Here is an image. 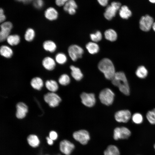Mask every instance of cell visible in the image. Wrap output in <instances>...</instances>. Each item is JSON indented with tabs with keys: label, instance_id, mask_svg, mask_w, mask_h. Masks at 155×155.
Returning a JSON list of instances; mask_svg holds the SVG:
<instances>
[{
	"label": "cell",
	"instance_id": "cell-1",
	"mask_svg": "<svg viewBox=\"0 0 155 155\" xmlns=\"http://www.w3.org/2000/svg\"><path fill=\"white\" fill-rule=\"evenodd\" d=\"M112 84L118 87L120 91L126 96L130 94V88L124 73L122 71L116 72L111 80Z\"/></svg>",
	"mask_w": 155,
	"mask_h": 155
},
{
	"label": "cell",
	"instance_id": "cell-2",
	"mask_svg": "<svg viewBox=\"0 0 155 155\" xmlns=\"http://www.w3.org/2000/svg\"><path fill=\"white\" fill-rule=\"evenodd\" d=\"M98 68L105 78L108 80H112L116 73L113 62L108 58L102 59L98 64Z\"/></svg>",
	"mask_w": 155,
	"mask_h": 155
},
{
	"label": "cell",
	"instance_id": "cell-3",
	"mask_svg": "<svg viewBox=\"0 0 155 155\" xmlns=\"http://www.w3.org/2000/svg\"><path fill=\"white\" fill-rule=\"evenodd\" d=\"M115 94L113 91L108 88L102 90L100 93L99 98L101 102L107 106L113 103Z\"/></svg>",
	"mask_w": 155,
	"mask_h": 155
},
{
	"label": "cell",
	"instance_id": "cell-4",
	"mask_svg": "<svg viewBox=\"0 0 155 155\" xmlns=\"http://www.w3.org/2000/svg\"><path fill=\"white\" fill-rule=\"evenodd\" d=\"M121 3L117 2L114 1L111 5H108L106 8L104 13V16L108 20H111L115 16L117 11L121 7Z\"/></svg>",
	"mask_w": 155,
	"mask_h": 155
},
{
	"label": "cell",
	"instance_id": "cell-5",
	"mask_svg": "<svg viewBox=\"0 0 155 155\" xmlns=\"http://www.w3.org/2000/svg\"><path fill=\"white\" fill-rule=\"evenodd\" d=\"M73 137L76 141L83 145L86 144L90 138L88 131L84 129L74 132L73 134Z\"/></svg>",
	"mask_w": 155,
	"mask_h": 155
},
{
	"label": "cell",
	"instance_id": "cell-6",
	"mask_svg": "<svg viewBox=\"0 0 155 155\" xmlns=\"http://www.w3.org/2000/svg\"><path fill=\"white\" fill-rule=\"evenodd\" d=\"M131 135V132L127 128L124 127H117L114 130L113 137L116 140L119 139H128Z\"/></svg>",
	"mask_w": 155,
	"mask_h": 155
},
{
	"label": "cell",
	"instance_id": "cell-7",
	"mask_svg": "<svg viewBox=\"0 0 155 155\" xmlns=\"http://www.w3.org/2000/svg\"><path fill=\"white\" fill-rule=\"evenodd\" d=\"M69 55L73 61L81 58L84 52L83 49L80 46L73 44L70 46L68 50Z\"/></svg>",
	"mask_w": 155,
	"mask_h": 155
},
{
	"label": "cell",
	"instance_id": "cell-8",
	"mask_svg": "<svg viewBox=\"0 0 155 155\" xmlns=\"http://www.w3.org/2000/svg\"><path fill=\"white\" fill-rule=\"evenodd\" d=\"M12 24L10 22H4L0 25V41L3 42L6 40L10 35L11 30L13 28Z\"/></svg>",
	"mask_w": 155,
	"mask_h": 155
},
{
	"label": "cell",
	"instance_id": "cell-9",
	"mask_svg": "<svg viewBox=\"0 0 155 155\" xmlns=\"http://www.w3.org/2000/svg\"><path fill=\"white\" fill-rule=\"evenodd\" d=\"M44 99L51 107H55L58 105L61 101L60 97L53 92H49L44 96Z\"/></svg>",
	"mask_w": 155,
	"mask_h": 155
},
{
	"label": "cell",
	"instance_id": "cell-10",
	"mask_svg": "<svg viewBox=\"0 0 155 155\" xmlns=\"http://www.w3.org/2000/svg\"><path fill=\"white\" fill-rule=\"evenodd\" d=\"M59 147L60 152L65 155H70L75 147L73 143L67 140L61 141Z\"/></svg>",
	"mask_w": 155,
	"mask_h": 155
},
{
	"label": "cell",
	"instance_id": "cell-11",
	"mask_svg": "<svg viewBox=\"0 0 155 155\" xmlns=\"http://www.w3.org/2000/svg\"><path fill=\"white\" fill-rule=\"evenodd\" d=\"M153 19L150 16L147 15L141 18L140 21V29L144 31H149L154 23Z\"/></svg>",
	"mask_w": 155,
	"mask_h": 155
},
{
	"label": "cell",
	"instance_id": "cell-12",
	"mask_svg": "<svg viewBox=\"0 0 155 155\" xmlns=\"http://www.w3.org/2000/svg\"><path fill=\"white\" fill-rule=\"evenodd\" d=\"M131 113L128 110H123L116 112L115 115V120L119 123H126L131 118Z\"/></svg>",
	"mask_w": 155,
	"mask_h": 155
},
{
	"label": "cell",
	"instance_id": "cell-13",
	"mask_svg": "<svg viewBox=\"0 0 155 155\" xmlns=\"http://www.w3.org/2000/svg\"><path fill=\"white\" fill-rule=\"evenodd\" d=\"M80 98L82 103L87 107H92L95 103L96 98L94 94L83 92L81 94Z\"/></svg>",
	"mask_w": 155,
	"mask_h": 155
},
{
	"label": "cell",
	"instance_id": "cell-14",
	"mask_svg": "<svg viewBox=\"0 0 155 155\" xmlns=\"http://www.w3.org/2000/svg\"><path fill=\"white\" fill-rule=\"evenodd\" d=\"M16 116L19 119L24 118L28 112L27 106L23 102H19L16 105Z\"/></svg>",
	"mask_w": 155,
	"mask_h": 155
},
{
	"label": "cell",
	"instance_id": "cell-15",
	"mask_svg": "<svg viewBox=\"0 0 155 155\" xmlns=\"http://www.w3.org/2000/svg\"><path fill=\"white\" fill-rule=\"evenodd\" d=\"M42 65L46 69L51 71L54 69L56 64L55 60L52 57L47 56L43 58L42 61Z\"/></svg>",
	"mask_w": 155,
	"mask_h": 155
},
{
	"label": "cell",
	"instance_id": "cell-16",
	"mask_svg": "<svg viewBox=\"0 0 155 155\" xmlns=\"http://www.w3.org/2000/svg\"><path fill=\"white\" fill-rule=\"evenodd\" d=\"M77 5L74 0H69L64 5L63 9L69 14L73 15L75 13Z\"/></svg>",
	"mask_w": 155,
	"mask_h": 155
},
{
	"label": "cell",
	"instance_id": "cell-17",
	"mask_svg": "<svg viewBox=\"0 0 155 155\" xmlns=\"http://www.w3.org/2000/svg\"><path fill=\"white\" fill-rule=\"evenodd\" d=\"M26 140L30 146L33 148L38 147L40 143V141L38 137L34 134L29 135L26 138Z\"/></svg>",
	"mask_w": 155,
	"mask_h": 155
},
{
	"label": "cell",
	"instance_id": "cell-18",
	"mask_svg": "<svg viewBox=\"0 0 155 155\" xmlns=\"http://www.w3.org/2000/svg\"><path fill=\"white\" fill-rule=\"evenodd\" d=\"M45 18L50 21L56 20L58 17V13L57 10L53 7L48 8L45 11Z\"/></svg>",
	"mask_w": 155,
	"mask_h": 155
},
{
	"label": "cell",
	"instance_id": "cell-19",
	"mask_svg": "<svg viewBox=\"0 0 155 155\" xmlns=\"http://www.w3.org/2000/svg\"><path fill=\"white\" fill-rule=\"evenodd\" d=\"M42 47L45 51L51 53L54 52L57 48L56 43L50 40L45 41L43 43Z\"/></svg>",
	"mask_w": 155,
	"mask_h": 155
},
{
	"label": "cell",
	"instance_id": "cell-20",
	"mask_svg": "<svg viewBox=\"0 0 155 155\" xmlns=\"http://www.w3.org/2000/svg\"><path fill=\"white\" fill-rule=\"evenodd\" d=\"M0 54L1 56L6 58H11L13 54L12 49L6 45H2L0 48Z\"/></svg>",
	"mask_w": 155,
	"mask_h": 155
},
{
	"label": "cell",
	"instance_id": "cell-21",
	"mask_svg": "<svg viewBox=\"0 0 155 155\" xmlns=\"http://www.w3.org/2000/svg\"><path fill=\"white\" fill-rule=\"evenodd\" d=\"M70 68L71 70V76L74 79L77 81H80L82 79L83 74L79 68L71 65Z\"/></svg>",
	"mask_w": 155,
	"mask_h": 155
},
{
	"label": "cell",
	"instance_id": "cell-22",
	"mask_svg": "<svg viewBox=\"0 0 155 155\" xmlns=\"http://www.w3.org/2000/svg\"><path fill=\"white\" fill-rule=\"evenodd\" d=\"M86 48L88 52L91 54H94L98 53L99 50V47L96 42H88L86 45Z\"/></svg>",
	"mask_w": 155,
	"mask_h": 155
},
{
	"label": "cell",
	"instance_id": "cell-23",
	"mask_svg": "<svg viewBox=\"0 0 155 155\" xmlns=\"http://www.w3.org/2000/svg\"><path fill=\"white\" fill-rule=\"evenodd\" d=\"M104 36L106 40L113 42L116 40L117 36L115 31L112 29H110L105 31Z\"/></svg>",
	"mask_w": 155,
	"mask_h": 155
},
{
	"label": "cell",
	"instance_id": "cell-24",
	"mask_svg": "<svg viewBox=\"0 0 155 155\" xmlns=\"http://www.w3.org/2000/svg\"><path fill=\"white\" fill-rule=\"evenodd\" d=\"M6 40L9 45L14 46L19 44L20 41V38L18 35L17 34H10Z\"/></svg>",
	"mask_w": 155,
	"mask_h": 155
},
{
	"label": "cell",
	"instance_id": "cell-25",
	"mask_svg": "<svg viewBox=\"0 0 155 155\" xmlns=\"http://www.w3.org/2000/svg\"><path fill=\"white\" fill-rule=\"evenodd\" d=\"M104 155H120L118 148L115 146H108L104 152Z\"/></svg>",
	"mask_w": 155,
	"mask_h": 155
},
{
	"label": "cell",
	"instance_id": "cell-26",
	"mask_svg": "<svg viewBox=\"0 0 155 155\" xmlns=\"http://www.w3.org/2000/svg\"><path fill=\"white\" fill-rule=\"evenodd\" d=\"M31 85L34 89L40 90L43 85L42 79L39 77H36L32 78L30 82Z\"/></svg>",
	"mask_w": 155,
	"mask_h": 155
},
{
	"label": "cell",
	"instance_id": "cell-27",
	"mask_svg": "<svg viewBox=\"0 0 155 155\" xmlns=\"http://www.w3.org/2000/svg\"><path fill=\"white\" fill-rule=\"evenodd\" d=\"M132 14L131 11L126 5L121 6L119 10V15L120 17L123 19H127Z\"/></svg>",
	"mask_w": 155,
	"mask_h": 155
},
{
	"label": "cell",
	"instance_id": "cell-28",
	"mask_svg": "<svg viewBox=\"0 0 155 155\" xmlns=\"http://www.w3.org/2000/svg\"><path fill=\"white\" fill-rule=\"evenodd\" d=\"M45 84L46 88L51 92H55L58 89V84L55 80H48L46 81Z\"/></svg>",
	"mask_w": 155,
	"mask_h": 155
},
{
	"label": "cell",
	"instance_id": "cell-29",
	"mask_svg": "<svg viewBox=\"0 0 155 155\" xmlns=\"http://www.w3.org/2000/svg\"><path fill=\"white\" fill-rule=\"evenodd\" d=\"M35 36V32L32 28H28L26 30L24 35L25 40L28 42L32 41Z\"/></svg>",
	"mask_w": 155,
	"mask_h": 155
},
{
	"label": "cell",
	"instance_id": "cell-30",
	"mask_svg": "<svg viewBox=\"0 0 155 155\" xmlns=\"http://www.w3.org/2000/svg\"><path fill=\"white\" fill-rule=\"evenodd\" d=\"M137 76L141 79H144L148 75V71L146 68L143 66H139L137 68L135 72Z\"/></svg>",
	"mask_w": 155,
	"mask_h": 155
},
{
	"label": "cell",
	"instance_id": "cell-31",
	"mask_svg": "<svg viewBox=\"0 0 155 155\" xmlns=\"http://www.w3.org/2000/svg\"><path fill=\"white\" fill-rule=\"evenodd\" d=\"M56 62L60 65L65 63L67 60L66 55L62 53H59L57 54L55 57Z\"/></svg>",
	"mask_w": 155,
	"mask_h": 155
},
{
	"label": "cell",
	"instance_id": "cell-32",
	"mask_svg": "<svg viewBox=\"0 0 155 155\" xmlns=\"http://www.w3.org/2000/svg\"><path fill=\"white\" fill-rule=\"evenodd\" d=\"M146 117L147 120L150 123L155 124V108L148 112Z\"/></svg>",
	"mask_w": 155,
	"mask_h": 155
},
{
	"label": "cell",
	"instance_id": "cell-33",
	"mask_svg": "<svg viewBox=\"0 0 155 155\" xmlns=\"http://www.w3.org/2000/svg\"><path fill=\"white\" fill-rule=\"evenodd\" d=\"M58 81L61 85L66 86L69 84L70 80L69 76L67 74H64L62 75L60 77Z\"/></svg>",
	"mask_w": 155,
	"mask_h": 155
},
{
	"label": "cell",
	"instance_id": "cell-34",
	"mask_svg": "<svg viewBox=\"0 0 155 155\" xmlns=\"http://www.w3.org/2000/svg\"><path fill=\"white\" fill-rule=\"evenodd\" d=\"M133 122L136 124H140L142 123L143 120L142 115L140 113H134L131 117Z\"/></svg>",
	"mask_w": 155,
	"mask_h": 155
},
{
	"label": "cell",
	"instance_id": "cell-35",
	"mask_svg": "<svg viewBox=\"0 0 155 155\" xmlns=\"http://www.w3.org/2000/svg\"><path fill=\"white\" fill-rule=\"evenodd\" d=\"M90 37L93 42H96L101 40L102 35L100 31H97L95 33L91 34Z\"/></svg>",
	"mask_w": 155,
	"mask_h": 155
},
{
	"label": "cell",
	"instance_id": "cell-36",
	"mask_svg": "<svg viewBox=\"0 0 155 155\" xmlns=\"http://www.w3.org/2000/svg\"><path fill=\"white\" fill-rule=\"evenodd\" d=\"M33 5L36 8L40 9L43 6L44 2L42 0H35L33 3Z\"/></svg>",
	"mask_w": 155,
	"mask_h": 155
},
{
	"label": "cell",
	"instance_id": "cell-37",
	"mask_svg": "<svg viewBox=\"0 0 155 155\" xmlns=\"http://www.w3.org/2000/svg\"><path fill=\"white\" fill-rule=\"evenodd\" d=\"M49 136L50 138L54 141L56 140L58 138L57 133L54 131H51L49 133Z\"/></svg>",
	"mask_w": 155,
	"mask_h": 155
},
{
	"label": "cell",
	"instance_id": "cell-38",
	"mask_svg": "<svg viewBox=\"0 0 155 155\" xmlns=\"http://www.w3.org/2000/svg\"><path fill=\"white\" fill-rule=\"evenodd\" d=\"M6 16L4 13L3 9L1 8L0 9V22L2 23L4 22L6 19Z\"/></svg>",
	"mask_w": 155,
	"mask_h": 155
},
{
	"label": "cell",
	"instance_id": "cell-39",
	"mask_svg": "<svg viewBox=\"0 0 155 155\" xmlns=\"http://www.w3.org/2000/svg\"><path fill=\"white\" fill-rule=\"evenodd\" d=\"M69 0H55V2L57 5L61 6L64 5Z\"/></svg>",
	"mask_w": 155,
	"mask_h": 155
},
{
	"label": "cell",
	"instance_id": "cell-40",
	"mask_svg": "<svg viewBox=\"0 0 155 155\" xmlns=\"http://www.w3.org/2000/svg\"><path fill=\"white\" fill-rule=\"evenodd\" d=\"M99 3L102 6H105L108 4V0H97Z\"/></svg>",
	"mask_w": 155,
	"mask_h": 155
},
{
	"label": "cell",
	"instance_id": "cell-41",
	"mask_svg": "<svg viewBox=\"0 0 155 155\" xmlns=\"http://www.w3.org/2000/svg\"><path fill=\"white\" fill-rule=\"evenodd\" d=\"M45 139L46 140L47 143L49 145L51 146L54 144V141L51 139L49 136L46 137Z\"/></svg>",
	"mask_w": 155,
	"mask_h": 155
},
{
	"label": "cell",
	"instance_id": "cell-42",
	"mask_svg": "<svg viewBox=\"0 0 155 155\" xmlns=\"http://www.w3.org/2000/svg\"><path fill=\"white\" fill-rule=\"evenodd\" d=\"M17 1L22 2L24 3H28L31 2L33 0H16Z\"/></svg>",
	"mask_w": 155,
	"mask_h": 155
},
{
	"label": "cell",
	"instance_id": "cell-43",
	"mask_svg": "<svg viewBox=\"0 0 155 155\" xmlns=\"http://www.w3.org/2000/svg\"><path fill=\"white\" fill-rule=\"evenodd\" d=\"M152 28L154 31H155V22L154 23L152 26Z\"/></svg>",
	"mask_w": 155,
	"mask_h": 155
},
{
	"label": "cell",
	"instance_id": "cell-44",
	"mask_svg": "<svg viewBox=\"0 0 155 155\" xmlns=\"http://www.w3.org/2000/svg\"><path fill=\"white\" fill-rule=\"evenodd\" d=\"M149 1L153 3H155V0H149Z\"/></svg>",
	"mask_w": 155,
	"mask_h": 155
},
{
	"label": "cell",
	"instance_id": "cell-45",
	"mask_svg": "<svg viewBox=\"0 0 155 155\" xmlns=\"http://www.w3.org/2000/svg\"><path fill=\"white\" fill-rule=\"evenodd\" d=\"M154 149L155 150V144L154 145Z\"/></svg>",
	"mask_w": 155,
	"mask_h": 155
}]
</instances>
